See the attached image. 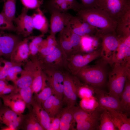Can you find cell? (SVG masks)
I'll return each mask as SVG.
<instances>
[{
    "mask_svg": "<svg viewBox=\"0 0 130 130\" xmlns=\"http://www.w3.org/2000/svg\"><path fill=\"white\" fill-rule=\"evenodd\" d=\"M77 15L95 28L97 32L102 34L116 33L117 23L99 8L82 10L77 12Z\"/></svg>",
    "mask_w": 130,
    "mask_h": 130,
    "instance_id": "obj_1",
    "label": "cell"
},
{
    "mask_svg": "<svg viewBox=\"0 0 130 130\" xmlns=\"http://www.w3.org/2000/svg\"><path fill=\"white\" fill-rule=\"evenodd\" d=\"M85 84L95 88L100 89L104 84L106 78L105 67L99 64L82 68L76 75Z\"/></svg>",
    "mask_w": 130,
    "mask_h": 130,
    "instance_id": "obj_2",
    "label": "cell"
},
{
    "mask_svg": "<svg viewBox=\"0 0 130 130\" xmlns=\"http://www.w3.org/2000/svg\"><path fill=\"white\" fill-rule=\"evenodd\" d=\"M114 64L109 74V92L120 98L126 79H130V61L124 64Z\"/></svg>",
    "mask_w": 130,
    "mask_h": 130,
    "instance_id": "obj_3",
    "label": "cell"
},
{
    "mask_svg": "<svg viewBox=\"0 0 130 130\" xmlns=\"http://www.w3.org/2000/svg\"><path fill=\"white\" fill-rule=\"evenodd\" d=\"M97 8L105 12L117 24L130 11V0H98Z\"/></svg>",
    "mask_w": 130,
    "mask_h": 130,
    "instance_id": "obj_4",
    "label": "cell"
},
{
    "mask_svg": "<svg viewBox=\"0 0 130 130\" xmlns=\"http://www.w3.org/2000/svg\"><path fill=\"white\" fill-rule=\"evenodd\" d=\"M101 48L89 53L72 54L67 58L66 65L71 73L76 76L83 67L100 56Z\"/></svg>",
    "mask_w": 130,
    "mask_h": 130,
    "instance_id": "obj_5",
    "label": "cell"
},
{
    "mask_svg": "<svg viewBox=\"0 0 130 130\" xmlns=\"http://www.w3.org/2000/svg\"><path fill=\"white\" fill-rule=\"evenodd\" d=\"M95 93L100 109L125 112L119 97L100 89H95Z\"/></svg>",
    "mask_w": 130,
    "mask_h": 130,
    "instance_id": "obj_6",
    "label": "cell"
},
{
    "mask_svg": "<svg viewBox=\"0 0 130 130\" xmlns=\"http://www.w3.org/2000/svg\"><path fill=\"white\" fill-rule=\"evenodd\" d=\"M102 39L100 56L105 62L113 64V58L119 44L118 37L116 33H100Z\"/></svg>",
    "mask_w": 130,
    "mask_h": 130,
    "instance_id": "obj_7",
    "label": "cell"
},
{
    "mask_svg": "<svg viewBox=\"0 0 130 130\" xmlns=\"http://www.w3.org/2000/svg\"><path fill=\"white\" fill-rule=\"evenodd\" d=\"M64 82L62 101L67 106L72 107L77 103L79 80L76 77L64 73Z\"/></svg>",
    "mask_w": 130,
    "mask_h": 130,
    "instance_id": "obj_8",
    "label": "cell"
},
{
    "mask_svg": "<svg viewBox=\"0 0 130 130\" xmlns=\"http://www.w3.org/2000/svg\"><path fill=\"white\" fill-rule=\"evenodd\" d=\"M42 67H47L59 69L66 65L67 57L58 42L54 51L45 56L37 54Z\"/></svg>",
    "mask_w": 130,
    "mask_h": 130,
    "instance_id": "obj_9",
    "label": "cell"
},
{
    "mask_svg": "<svg viewBox=\"0 0 130 130\" xmlns=\"http://www.w3.org/2000/svg\"><path fill=\"white\" fill-rule=\"evenodd\" d=\"M42 69L47 76V81L52 89L53 95L62 100L64 74L58 69L44 67Z\"/></svg>",
    "mask_w": 130,
    "mask_h": 130,
    "instance_id": "obj_10",
    "label": "cell"
},
{
    "mask_svg": "<svg viewBox=\"0 0 130 130\" xmlns=\"http://www.w3.org/2000/svg\"><path fill=\"white\" fill-rule=\"evenodd\" d=\"M44 6L51 14L54 12H67L70 9L77 12L84 9L81 3L76 0H48L44 2Z\"/></svg>",
    "mask_w": 130,
    "mask_h": 130,
    "instance_id": "obj_11",
    "label": "cell"
},
{
    "mask_svg": "<svg viewBox=\"0 0 130 130\" xmlns=\"http://www.w3.org/2000/svg\"><path fill=\"white\" fill-rule=\"evenodd\" d=\"M28 10L24 7L20 14L13 21L15 25V32L24 38L30 36L34 29L32 17L27 14Z\"/></svg>",
    "mask_w": 130,
    "mask_h": 130,
    "instance_id": "obj_12",
    "label": "cell"
},
{
    "mask_svg": "<svg viewBox=\"0 0 130 130\" xmlns=\"http://www.w3.org/2000/svg\"><path fill=\"white\" fill-rule=\"evenodd\" d=\"M17 34L5 33L0 31V46L3 58L10 61L11 54L19 43L24 39Z\"/></svg>",
    "mask_w": 130,
    "mask_h": 130,
    "instance_id": "obj_13",
    "label": "cell"
},
{
    "mask_svg": "<svg viewBox=\"0 0 130 130\" xmlns=\"http://www.w3.org/2000/svg\"><path fill=\"white\" fill-rule=\"evenodd\" d=\"M29 58L34 63L35 69L31 87L34 94L38 93L47 86V76L43 71L37 55H30Z\"/></svg>",
    "mask_w": 130,
    "mask_h": 130,
    "instance_id": "obj_14",
    "label": "cell"
},
{
    "mask_svg": "<svg viewBox=\"0 0 130 130\" xmlns=\"http://www.w3.org/2000/svg\"><path fill=\"white\" fill-rule=\"evenodd\" d=\"M22 66L20 76L14 83L16 87L19 89L31 86L33 78L35 66L33 62L29 58Z\"/></svg>",
    "mask_w": 130,
    "mask_h": 130,
    "instance_id": "obj_15",
    "label": "cell"
},
{
    "mask_svg": "<svg viewBox=\"0 0 130 130\" xmlns=\"http://www.w3.org/2000/svg\"><path fill=\"white\" fill-rule=\"evenodd\" d=\"M67 26L74 33L81 37L95 34L96 29L78 16H73Z\"/></svg>",
    "mask_w": 130,
    "mask_h": 130,
    "instance_id": "obj_16",
    "label": "cell"
},
{
    "mask_svg": "<svg viewBox=\"0 0 130 130\" xmlns=\"http://www.w3.org/2000/svg\"><path fill=\"white\" fill-rule=\"evenodd\" d=\"M51 14L50 34L55 36L68 25L73 16L69 13L54 12Z\"/></svg>",
    "mask_w": 130,
    "mask_h": 130,
    "instance_id": "obj_17",
    "label": "cell"
},
{
    "mask_svg": "<svg viewBox=\"0 0 130 130\" xmlns=\"http://www.w3.org/2000/svg\"><path fill=\"white\" fill-rule=\"evenodd\" d=\"M33 37L30 36L24 38L19 43L11 54L10 61L16 63L23 64L29 58L28 42Z\"/></svg>",
    "mask_w": 130,
    "mask_h": 130,
    "instance_id": "obj_18",
    "label": "cell"
},
{
    "mask_svg": "<svg viewBox=\"0 0 130 130\" xmlns=\"http://www.w3.org/2000/svg\"><path fill=\"white\" fill-rule=\"evenodd\" d=\"M101 43L100 34L98 32L95 34L81 37L80 53H89L96 50L101 46Z\"/></svg>",
    "mask_w": 130,
    "mask_h": 130,
    "instance_id": "obj_19",
    "label": "cell"
},
{
    "mask_svg": "<svg viewBox=\"0 0 130 130\" xmlns=\"http://www.w3.org/2000/svg\"><path fill=\"white\" fill-rule=\"evenodd\" d=\"M63 105L62 100L53 94L41 104L42 107L51 118L55 117L59 114L62 109Z\"/></svg>",
    "mask_w": 130,
    "mask_h": 130,
    "instance_id": "obj_20",
    "label": "cell"
},
{
    "mask_svg": "<svg viewBox=\"0 0 130 130\" xmlns=\"http://www.w3.org/2000/svg\"><path fill=\"white\" fill-rule=\"evenodd\" d=\"M4 105L18 115L22 114L26 108L25 103L22 100L13 96L10 93L0 96Z\"/></svg>",
    "mask_w": 130,
    "mask_h": 130,
    "instance_id": "obj_21",
    "label": "cell"
},
{
    "mask_svg": "<svg viewBox=\"0 0 130 130\" xmlns=\"http://www.w3.org/2000/svg\"><path fill=\"white\" fill-rule=\"evenodd\" d=\"M71 108L74 118L77 123L89 119L99 117L103 111L99 107L91 111H86L80 107L75 106Z\"/></svg>",
    "mask_w": 130,
    "mask_h": 130,
    "instance_id": "obj_22",
    "label": "cell"
},
{
    "mask_svg": "<svg viewBox=\"0 0 130 130\" xmlns=\"http://www.w3.org/2000/svg\"><path fill=\"white\" fill-rule=\"evenodd\" d=\"M32 110L44 130H47L51 122V118L43 109L41 104L33 99L31 104Z\"/></svg>",
    "mask_w": 130,
    "mask_h": 130,
    "instance_id": "obj_23",
    "label": "cell"
},
{
    "mask_svg": "<svg viewBox=\"0 0 130 130\" xmlns=\"http://www.w3.org/2000/svg\"><path fill=\"white\" fill-rule=\"evenodd\" d=\"M107 110L117 130H130V119L126 113L114 110Z\"/></svg>",
    "mask_w": 130,
    "mask_h": 130,
    "instance_id": "obj_24",
    "label": "cell"
},
{
    "mask_svg": "<svg viewBox=\"0 0 130 130\" xmlns=\"http://www.w3.org/2000/svg\"><path fill=\"white\" fill-rule=\"evenodd\" d=\"M34 29L44 35L49 31V24L46 18L40 7L36 9V12L31 16Z\"/></svg>",
    "mask_w": 130,
    "mask_h": 130,
    "instance_id": "obj_25",
    "label": "cell"
},
{
    "mask_svg": "<svg viewBox=\"0 0 130 130\" xmlns=\"http://www.w3.org/2000/svg\"><path fill=\"white\" fill-rule=\"evenodd\" d=\"M60 117L59 130H74L75 121L71 107L62 108L59 113Z\"/></svg>",
    "mask_w": 130,
    "mask_h": 130,
    "instance_id": "obj_26",
    "label": "cell"
},
{
    "mask_svg": "<svg viewBox=\"0 0 130 130\" xmlns=\"http://www.w3.org/2000/svg\"><path fill=\"white\" fill-rule=\"evenodd\" d=\"M29 113L23 115L19 129L24 130H44L32 109Z\"/></svg>",
    "mask_w": 130,
    "mask_h": 130,
    "instance_id": "obj_27",
    "label": "cell"
},
{
    "mask_svg": "<svg viewBox=\"0 0 130 130\" xmlns=\"http://www.w3.org/2000/svg\"><path fill=\"white\" fill-rule=\"evenodd\" d=\"M129 61H130V47L120 42L113 57V63L124 64Z\"/></svg>",
    "mask_w": 130,
    "mask_h": 130,
    "instance_id": "obj_28",
    "label": "cell"
},
{
    "mask_svg": "<svg viewBox=\"0 0 130 130\" xmlns=\"http://www.w3.org/2000/svg\"><path fill=\"white\" fill-rule=\"evenodd\" d=\"M10 93L24 101L26 104V107L29 110H31V104L34 94L31 86L20 89L16 88L15 90Z\"/></svg>",
    "mask_w": 130,
    "mask_h": 130,
    "instance_id": "obj_29",
    "label": "cell"
},
{
    "mask_svg": "<svg viewBox=\"0 0 130 130\" xmlns=\"http://www.w3.org/2000/svg\"><path fill=\"white\" fill-rule=\"evenodd\" d=\"M59 43L67 57L72 54L73 49L67 26L60 32Z\"/></svg>",
    "mask_w": 130,
    "mask_h": 130,
    "instance_id": "obj_30",
    "label": "cell"
},
{
    "mask_svg": "<svg viewBox=\"0 0 130 130\" xmlns=\"http://www.w3.org/2000/svg\"><path fill=\"white\" fill-rule=\"evenodd\" d=\"M19 116L7 107H1L0 108V124H4L9 127L12 121L17 119Z\"/></svg>",
    "mask_w": 130,
    "mask_h": 130,
    "instance_id": "obj_31",
    "label": "cell"
},
{
    "mask_svg": "<svg viewBox=\"0 0 130 130\" xmlns=\"http://www.w3.org/2000/svg\"><path fill=\"white\" fill-rule=\"evenodd\" d=\"M100 124L98 127L99 130H116L117 128L114 124L111 116L107 110H104L100 114Z\"/></svg>",
    "mask_w": 130,
    "mask_h": 130,
    "instance_id": "obj_32",
    "label": "cell"
},
{
    "mask_svg": "<svg viewBox=\"0 0 130 130\" xmlns=\"http://www.w3.org/2000/svg\"><path fill=\"white\" fill-rule=\"evenodd\" d=\"M4 5L1 12L9 20L13 22L15 18L16 0H2Z\"/></svg>",
    "mask_w": 130,
    "mask_h": 130,
    "instance_id": "obj_33",
    "label": "cell"
},
{
    "mask_svg": "<svg viewBox=\"0 0 130 130\" xmlns=\"http://www.w3.org/2000/svg\"><path fill=\"white\" fill-rule=\"evenodd\" d=\"M120 98L125 109V112L129 115L130 110V79L127 78Z\"/></svg>",
    "mask_w": 130,
    "mask_h": 130,
    "instance_id": "obj_34",
    "label": "cell"
},
{
    "mask_svg": "<svg viewBox=\"0 0 130 130\" xmlns=\"http://www.w3.org/2000/svg\"><path fill=\"white\" fill-rule=\"evenodd\" d=\"M99 118H91L77 123L76 129L78 130H98L99 124Z\"/></svg>",
    "mask_w": 130,
    "mask_h": 130,
    "instance_id": "obj_35",
    "label": "cell"
},
{
    "mask_svg": "<svg viewBox=\"0 0 130 130\" xmlns=\"http://www.w3.org/2000/svg\"><path fill=\"white\" fill-rule=\"evenodd\" d=\"M80 107L86 111H91L99 107V104L96 97L93 96L82 98L80 102Z\"/></svg>",
    "mask_w": 130,
    "mask_h": 130,
    "instance_id": "obj_36",
    "label": "cell"
},
{
    "mask_svg": "<svg viewBox=\"0 0 130 130\" xmlns=\"http://www.w3.org/2000/svg\"><path fill=\"white\" fill-rule=\"evenodd\" d=\"M24 63H14L0 56V80H6L8 71L11 67L18 65H23Z\"/></svg>",
    "mask_w": 130,
    "mask_h": 130,
    "instance_id": "obj_37",
    "label": "cell"
},
{
    "mask_svg": "<svg viewBox=\"0 0 130 130\" xmlns=\"http://www.w3.org/2000/svg\"><path fill=\"white\" fill-rule=\"evenodd\" d=\"M33 99L37 103L41 104L51 95L53 94L52 88L50 86L46 87L39 93L34 94Z\"/></svg>",
    "mask_w": 130,
    "mask_h": 130,
    "instance_id": "obj_38",
    "label": "cell"
},
{
    "mask_svg": "<svg viewBox=\"0 0 130 130\" xmlns=\"http://www.w3.org/2000/svg\"><path fill=\"white\" fill-rule=\"evenodd\" d=\"M95 89L87 84H82L79 82L78 89V96L83 98L94 96Z\"/></svg>",
    "mask_w": 130,
    "mask_h": 130,
    "instance_id": "obj_39",
    "label": "cell"
},
{
    "mask_svg": "<svg viewBox=\"0 0 130 130\" xmlns=\"http://www.w3.org/2000/svg\"><path fill=\"white\" fill-rule=\"evenodd\" d=\"M67 26L68 28L70 39L73 49L72 54L80 53L81 37L72 32Z\"/></svg>",
    "mask_w": 130,
    "mask_h": 130,
    "instance_id": "obj_40",
    "label": "cell"
},
{
    "mask_svg": "<svg viewBox=\"0 0 130 130\" xmlns=\"http://www.w3.org/2000/svg\"><path fill=\"white\" fill-rule=\"evenodd\" d=\"M44 36V35L41 34L33 36L31 41L28 44L29 55H35L38 53L39 45L43 40L42 37Z\"/></svg>",
    "mask_w": 130,
    "mask_h": 130,
    "instance_id": "obj_41",
    "label": "cell"
},
{
    "mask_svg": "<svg viewBox=\"0 0 130 130\" xmlns=\"http://www.w3.org/2000/svg\"><path fill=\"white\" fill-rule=\"evenodd\" d=\"M21 65H16L11 67L9 69L6 80L7 81H11L13 83L18 79V75L20 74L22 70Z\"/></svg>",
    "mask_w": 130,
    "mask_h": 130,
    "instance_id": "obj_42",
    "label": "cell"
},
{
    "mask_svg": "<svg viewBox=\"0 0 130 130\" xmlns=\"http://www.w3.org/2000/svg\"><path fill=\"white\" fill-rule=\"evenodd\" d=\"M5 30L15 32V26L13 22L9 20L1 13H0V31Z\"/></svg>",
    "mask_w": 130,
    "mask_h": 130,
    "instance_id": "obj_43",
    "label": "cell"
},
{
    "mask_svg": "<svg viewBox=\"0 0 130 130\" xmlns=\"http://www.w3.org/2000/svg\"><path fill=\"white\" fill-rule=\"evenodd\" d=\"M24 7L28 9H36L43 4V0H20Z\"/></svg>",
    "mask_w": 130,
    "mask_h": 130,
    "instance_id": "obj_44",
    "label": "cell"
},
{
    "mask_svg": "<svg viewBox=\"0 0 130 130\" xmlns=\"http://www.w3.org/2000/svg\"><path fill=\"white\" fill-rule=\"evenodd\" d=\"M60 117L59 114L55 117L51 118V122L47 130H59Z\"/></svg>",
    "mask_w": 130,
    "mask_h": 130,
    "instance_id": "obj_45",
    "label": "cell"
},
{
    "mask_svg": "<svg viewBox=\"0 0 130 130\" xmlns=\"http://www.w3.org/2000/svg\"><path fill=\"white\" fill-rule=\"evenodd\" d=\"M84 9L97 8L98 0H81Z\"/></svg>",
    "mask_w": 130,
    "mask_h": 130,
    "instance_id": "obj_46",
    "label": "cell"
},
{
    "mask_svg": "<svg viewBox=\"0 0 130 130\" xmlns=\"http://www.w3.org/2000/svg\"><path fill=\"white\" fill-rule=\"evenodd\" d=\"M16 87L15 85L8 84L4 88L0 93V96L7 95L13 92Z\"/></svg>",
    "mask_w": 130,
    "mask_h": 130,
    "instance_id": "obj_47",
    "label": "cell"
},
{
    "mask_svg": "<svg viewBox=\"0 0 130 130\" xmlns=\"http://www.w3.org/2000/svg\"><path fill=\"white\" fill-rule=\"evenodd\" d=\"M46 39L47 46H52L57 44L58 42L56 40L55 36L50 34Z\"/></svg>",
    "mask_w": 130,
    "mask_h": 130,
    "instance_id": "obj_48",
    "label": "cell"
},
{
    "mask_svg": "<svg viewBox=\"0 0 130 130\" xmlns=\"http://www.w3.org/2000/svg\"><path fill=\"white\" fill-rule=\"evenodd\" d=\"M119 41L130 47V35L119 37Z\"/></svg>",
    "mask_w": 130,
    "mask_h": 130,
    "instance_id": "obj_49",
    "label": "cell"
},
{
    "mask_svg": "<svg viewBox=\"0 0 130 130\" xmlns=\"http://www.w3.org/2000/svg\"><path fill=\"white\" fill-rule=\"evenodd\" d=\"M6 80H0V94L5 87L8 84Z\"/></svg>",
    "mask_w": 130,
    "mask_h": 130,
    "instance_id": "obj_50",
    "label": "cell"
},
{
    "mask_svg": "<svg viewBox=\"0 0 130 130\" xmlns=\"http://www.w3.org/2000/svg\"><path fill=\"white\" fill-rule=\"evenodd\" d=\"M2 53L0 46V56H2Z\"/></svg>",
    "mask_w": 130,
    "mask_h": 130,
    "instance_id": "obj_51",
    "label": "cell"
},
{
    "mask_svg": "<svg viewBox=\"0 0 130 130\" xmlns=\"http://www.w3.org/2000/svg\"><path fill=\"white\" fill-rule=\"evenodd\" d=\"M2 105V102L0 100V108L1 107Z\"/></svg>",
    "mask_w": 130,
    "mask_h": 130,
    "instance_id": "obj_52",
    "label": "cell"
},
{
    "mask_svg": "<svg viewBox=\"0 0 130 130\" xmlns=\"http://www.w3.org/2000/svg\"><path fill=\"white\" fill-rule=\"evenodd\" d=\"M0 125H1L0 124Z\"/></svg>",
    "mask_w": 130,
    "mask_h": 130,
    "instance_id": "obj_53",
    "label": "cell"
}]
</instances>
